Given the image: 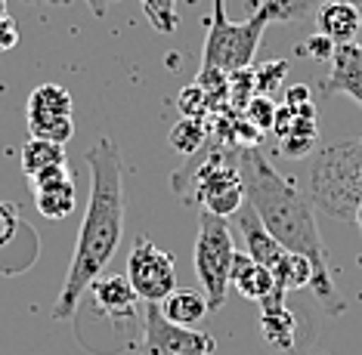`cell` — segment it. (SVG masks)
Masks as SVG:
<instances>
[{"instance_id":"obj_1","label":"cell","mask_w":362,"mask_h":355,"mask_svg":"<svg viewBox=\"0 0 362 355\" xmlns=\"http://www.w3.org/2000/svg\"><path fill=\"white\" fill-rule=\"evenodd\" d=\"M238 170H242L245 198H248L251 210L260 217L263 229L285 251L300 253L313 263L316 275H313L310 291L319 300V306L328 315H344L347 303L341 300L334 287L332 266H328V247L322 241V232H319L316 207H313L310 195L300 192L291 179H285L257 145L238 148Z\"/></svg>"},{"instance_id":"obj_2","label":"cell","mask_w":362,"mask_h":355,"mask_svg":"<svg viewBox=\"0 0 362 355\" xmlns=\"http://www.w3.org/2000/svg\"><path fill=\"white\" fill-rule=\"evenodd\" d=\"M87 167L90 198L78 229L69 275H65L53 306L56 321L75 315L81 296L105 272V266L121 247V235H124V164H121L118 143H112L109 136L96 139L87 152Z\"/></svg>"},{"instance_id":"obj_3","label":"cell","mask_w":362,"mask_h":355,"mask_svg":"<svg viewBox=\"0 0 362 355\" xmlns=\"http://www.w3.org/2000/svg\"><path fill=\"white\" fill-rule=\"evenodd\" d=\"M310 201L316 213L332 219H353L362 204V139L332 143L313 152Z\"/></svg>"},{"instance_id":"obj_4","label":"cell","mask_w":362,"mask_h":355,"mask_svg":"<svg viewBox=\"0 0 362 355\" xmlns=\"http://www.w3.org/2000/svg\"><path fill=\"white\" fill-rule=\"evenodd\" d=\"M199 155L195 167H186L174 176V188L186 204L202 207V213H214V217H233L242 210L245 183L242 170H238V155H233L226 145H208Z\"/></svg>"},{"instance_id":"obj_5","label":"cell","mask_w":362,"mask_h":355,"mask_svg":"<svg viewBox=\"0 0 362 355\" xmlns=\"http://www.w3.org/2000/svg\"><path fill=\"white\" fill-rule=\"evenodd\" d=\"M269 25L267 13L257 10L248 22H229L226 0H214V13L204 37L202 68H217L223 74H235L248 68L257 53V44L263 37V28Z\"/></svg>"},{"instance_id":"obj_6","label":"cell","mask_w":362,"mask_h":355,"mask_svg":"<svg viewBox=\"0 0 362 355\" xmlns=\"http://www.w3.org/2000/svg\"><path fill=\"white\" fill-rule=\"evenodd\" d=\"M146 306V303H143ZM143 306L139 309H105L84 294L75 309V334L81 346L96 355H118L136 349L143 340Z\"/></svg>"},{"instance_id":"obj_7","label":"cell","mask_w":362,"mask_h":355,"mask_svg":"<svg viewBox=\"0 0 362 355\" xmlns=\"http://www.w3.org/2000/svg\"><path fill=\"white\" fill-rule=\"evenodd\" d=\"M235 260L233 229L223 217L202 213L199 217V238H195V275L202 282V291L208 296L211 309H220L229 294V269Z\"/></svg>"},{"instance_id":"obj_8","label":"cell","mask_w":362,"mask_h":355,"mask_svg":"<svg viewBox=\"0 0 362 355\" xmlns=\"http://www.w3.org/2000/svg\"><path fill=\"white\" fill-rule=\"evenodd\" d=\"M124 275L143 303H161L177 287V263L149 235H139L127 257Z\"/></svg>"},{"instance_id":"obj_9","label":"cell","mask_w":362,"mask_h":355,"mask_svg":"<svg viewBox=\"0 0 362 355\" xmlns=\"http://www.w3.org/2000/svg\"><path fill=\"white\" fill-rule=\"evenodd\" d=\"M214 337L195 327H180L164 318L158 303L143 306V340H139V355H211Z\"/></svg>"},{"instance_id":"obj_10","label":"cell","mask_w":362,"mask_h":355,"mask_svg":"<svg viewBox=\"0 0 362 355\" xmlns=\"http://www.w3.org/2000/svg\"><path fill=\"white\" fill-rule=\"evenodd\" d=\"M28 133L50 143H69L75 136L71 93L62 84H40L28 96Z\"/></svg>"},{"instance_id":"obj_11","label":"cell","mask_w":362,"mask_h":355,"mask_svg":"<svg viewBox=\"0 0 362 355\" xmlns=\"http://www.w3.org/2000/svg\"><path fill=\"white\" fill-rule=\"evenodd\" d=\"M35 188V207L40 217L47 219H65L71 217L78 207V192H75V179H71L69 161L53 164V167L35 173L28 179Z\"/></svg>"},{"instance_id":"obj_12","label":"cell","mask_w":362,"mask_h":355,"mask_svg":"<svg viewBox=\"0 0 362 355\" xmlns=\"http://www.w3.org/2000/svg\"><path fill=\"white\" fill-rule=\"evenodd\" d=\"M322 93L328 96H350L362 105V44H337L332 62H328V78L322 80Z\"/></svg>"},{"instance_id":"obj_13","label":"cell","mask_w":362,"mask_h":355,"mask_svg":"<svg viewBox=\"0 0 362 355\" xmlns=\"http://www.w3.org/2000/svg\"><path fill=\"white\" fill-rule=\"evenodd\" d=\"M229 291H238L245 300L260 303V300H267L269 294H276L279 287H276L273 272L267 266H260L248 251H242V253L235 251L233 269H229Z\"/></svg>"},{"instance_id":"obj_14","label":"cell","mask_w":362,"mask_h":355,"mask_svg":"<svg viewBox=\"0 0 362 355\" xmlns=\"http://www.w3.org/2000/svg\"><path fill=\"white\" fill-rule=\"evenodd\" d=\"M260 306V334L263 340L276 349H291L294 346V327H298V318L288 309L285 303V291L269 294L267 300L257 303Z\"/></svg>"},{"instance_id":"obj_15","label":"cell","mask_w":362,"mask_h":355,"mask_svg":"<svg viewBox=\"0 0 362 355\" xmlns=\"http://www.w3.org/2000/svg\"><path fill=\"white\" fill-rule=\"evenodd\" d=\"M319 31L334 44H353L362 31V10L350 0H325L316 10Z\"/></svg>"},{"instance_id":"obj_16","label":"cell","mask_w":362,"mask_h":355,"mask_svg":"<svg viewBox=\"0 0 362 355\" xmlns=\"http://www.w3.org/2000/svg\"><path fill=\"white\" fill-rule=\"evenodd\" d=\"M158 306L164 312V318L174 321L180 327H195L211 312V303L204 296V291H195V287H174Z\"/></svg>"},{"instance_id":"obj_17","label":"cell","mask_w":362,"mask_h":355,"mask_svg":"<svg viewBox=\"0 0 362 355\" xmlns=\"http://www.w3.org/2000/svg\"><path fill=\"white\" fill-rule=\"evenodd\" d=\"M19 161H22V173L31 179L35 173L53 167V164H65V145L62 143H50V139H37V136H28V143L22 145L19 152Z\"/></svg>"},{"instance_id":"obj_18","label":"cell","mask_w":362,"mask_h":355,"mask_svg":"<svg viewBox=\"0 0 362 355\" xmlns=\"http://www.w3.org/2000/svg\"><path fill=\"white\" fill-rule=\"evenodd\" d=\"M204 143H208V127L202 124V118H183L170 130V145L186 158H192L199 148H204Z\"/></svg>"},{"instance_id":"obj_19","label":"cell","mask_w":362,"mask_h":355,"mask_svg":"<svg viewBox=\"0 0 362 355\" xmlns=\"http://www.w3.org/2000/svg\"><path fill=\"white\" fill-rule=\"evenodd\" d=\"M325 0H263L260 10L269 22H300L310 13H316Z\"/></svg>"},{"instance_id":"obj_20","label":"cell","mask_w":362,"mask_h":355,"mask_svg":"<svg viewBox=\"0 0 362 355\" xmlns=\"http://www.w3.org/2000/svg\"><path fill=\"white\" fill-rule=\"evenodd\" d=\"M146 19L158 35H174L177 31V0H139Z\"/></svg>"},{"instance_id":"obj_21","label":"cell","mask_w":362,"mask_h":355,"mask_svg":"<svg viewBox=\"0 0 362 355\" xmlns=\"http://www.w3.org/2000/svg\"><path fill=\"white\" fill-rule=\"evenodd\" d=\"M242 114L260 130V133H267V130H273V121H276V102L263 93H254V99L245 105Z\"/></svg>"},{"instance_id":"obj_22","label":"cell","mask_w":362,"mask_h":355,"mask_svg":"<svg viewBox=\"0 0 362 355\" xmlns=\"http://www.w3.org/2000/svg\"><path fill=\"white\" fill-rule=\"evenodd\" d=\"M285 71H288L285 59H273V62L260 65V68L254 71V87H257V93L269 96L273 90H279L282 87V80H285Z\"/></svg>"},{"instance_id":"obj_23","label":"cell","mask_w":362,"mask_h":355,"mask_svg":"<svg viewBox=\"0 0 362 355\" xmlns=\"http://www.w3.org/2000/svg\"><path fill=\"white\" fill-rule=\"evenodd\" d=\"M177 102H180L183 118H202V114L211 109V99H208V93H204V87L199 84V80H195L192 87H186Z\"/></svg>"},{"instance_id":"obj_24","label":"cell","mask_w":362,"mask_h":355,"mask_svg":"<svg viewBox=\"0 0 362 355\" xmlns=\"http://www.w3.org/2000/svg\"><path fill=\"white\" fill-rule=\"evenodd\" d=\"M19 229H22L19 207H16V204H10V201H0V247L10 244Z\"/></svg>"},{"instance_id":"obj_25","label":"cell","mask_w":362,"mask_h":355,"mask_svg":"<svg viewBox=\"0 0 362 355\" xmlns=\"http://www.w3.org/2000/svg\"><path fill=\"white\" fill-rule=\"evenodd\" d=\"M334 49H337L334 40H332V37H325L322 31H316L313 37H307V44L300 47V53H303V56H310V59H316V62H332Z\"/></svg>"},{"instance_id":"obj_26","label":"cell","mask_w":362,"mask_h":355,"mask_svg":"<svg viewBox=\"0 0 362 355\" xmlns=\"http://www.w3.org/2000/svg\"><path fill=\"white\" fill-rule=\"evenodd\" d=\"M16 44H19V25L6 16V19H0V53L13 49Z\"/></svg>"},{"instance_id":"obj_27","label":"cell","mask_w":362,"mask_h":355,"mask_svg":"<svg viewBox=\"0 0 362 355\" xmlns=\"http://www.w3.org/2000/svg\"><path fill=\"white\" fill-rule=\"evenodd\" d=\"M313 102V96H310V90L298 84V87H291L288 90V96H285V105H291V109H300V105H310Z\"/></svg>"},{"instance_id":"obj_28","label":"cell","mask_w":362,"mask_h":355,"mask_svg":"<svg viewBox=\"0 0 362 355\" xmlns=\"http://www.w3.org/2000/svg\"><path fill=\"white\" fill-rule=\"evenodd\" d=\"M84 4L90 6V13H93L96 19H105V13H109V6L115 4V0H84Z\"/></svg>"},{"instance_id":"obj_29","label":"cell","mask_w":362,"mask_h":355,"mask_svg":"<svg viewBox=\"0 0 362 355\" xmlns=\"http://www.w3.org/2000/svg\"><path fill=\"white\" fill-rule=\"evenodd\" d=\"M25 4H44V6H65V4H69V0H25Z\"/></svg>"},{"instance_id":"obj_30","label":"cell","mask_w":362,"mask_h":355,"mask_svg":"<svg viewBox=\"0 0 362 355\" xmlns=\"http://www.w3.org/2000/svg\"><path fill=\"white\" fill-rule=\"evenodd\" d=\"M353 222H356V226L362 229V204H359V207H356V217H353Z\"/></svg>"},{"instance_id":"obj_31","label":"cell","mask_w":362,"mask_h":355,"mask_svg":"<svg viewBox=\"0 0 362 355\" xmlns=\"http://www.w3.org/2000/svg\"><path fill=\"white\" fill-rule=\"evenodd\" d=\"M10 16V10H6V0H0V19H6Z\"/></svg>"}]
</instances>
